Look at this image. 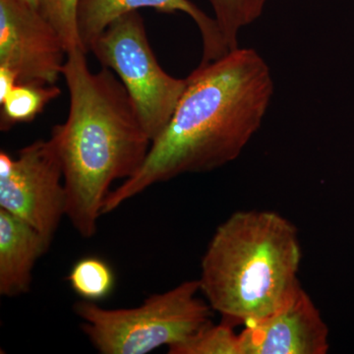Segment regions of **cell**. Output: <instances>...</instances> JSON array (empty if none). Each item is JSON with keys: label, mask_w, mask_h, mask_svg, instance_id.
Masks as SVG:
<instances>
[{"label": "cell", "mask_w": 354, "mask_h": 354, "mask_svg": "<svg viewBox=\"0 0 354 354\" xmlns=\"http://www.w3.org/2000/svg\"><path fill=\"white\" fill-rule=\"evenodd\" d=\"M186 79L169 124L152 142L141 169L109 193L102 215L155 184L234 162L260 129L274 86L257 51L236 48L200 64Z\"/></svg>", "instance_id": "1"}, {"label": "cell", "mask_w": 354, "mask_h": 354, "mask_svg": "<svg viewBox=\"0 0 354 354\" xmlns=\"http://www.w3.org/2000/svg\"><path fill=\"white\" fill-rule=\"evenodd\" d=\"M83 48L67 53L62 76L68 118L51 130L62 165L66 216L85 239L94 236L111 184L130 178L145 162L152 140L134 102L109 68H88Z\"/></svg>", "instance_id": "2"}, {"label": "cell", "mask_w": 354, "mask_h": 354, "mask_svg": "<svg viewBox=\"0 0 354 354\" xmlns=\"http://www.w3.org/2000/svg\"><path fill=\"white\" fill-rule=\"evenodd\" d=\"M297 227L272 211H241L218 225L201 261L200 292L230 325L271 315L300 288Z\"/></svg>", "instance_id": "3"}, {"label": "cell", "mask_w": 354, "mask_h": 354, "mask_svg": "<svg viewBox=\"0 0 354 354\" xmlns=\"http://www.w3.org/2000/svg\"><path fill=\"white\" fill-rule=\"evenodd\" d=\"M199 293V281L191 279L151 295L134 308H102L83 299L74 312L100 353L147 354L177 346L212 322L214 310Z\"/></svg>", "instance_id": "4"}, {"label": "cell", "mask_w": 354, "mask_h": 354, "mask_svg": "<svg viewBox=\"0 0 354 354\" xmlns=\"http://www.w3.org/2000/svg\"><path fill=\"white\" fill-rule=\"evenodd\" d=\"M90 51L120 79L147 134L152 142L157 139L169 124L187 79L174 78L158 64L141 14L133 11L114 20Z\"/></svg>", "instance_id": "5"}, {"label": "cell", "mask_w": 354, "mask_h": 354, "mask_svg": "<svg viewBox=\"0 0 354 354\" xmlns=\"http://www.w3.org/2000/svg\"><path fill=\"white\" fill-rule=\"evenodd\" d=\"M0 209L29 223L53 241L66 216L64 171L50 138L21 149L17 158L0 152Z\"/></svg>", "instance_id": "6"}, {"label": "cell", "mask_w": 354, "mask_h": 354, "mask_svg": "<svg viewBox=\"0 0 354 354\" xmlns=\"http://www.w3.org/2000/svg\"><path fill=\"white\" fill-rule=\"evenodd\" d=\"M67 50L41 11L17 0H0V66L15 72L18 83L55 85Z\"/></svg>", "instance_id": "7"}, {"label": "cell", "mask_w": 354, "mask_h": 354, "mask_svg": "<svg viewBox=\"0 0 354 354\" xmlns=\"http://www.w3.org/2000/svg\"><path fill=\"white\" fill-rule=\"evenodd\" d=\"M239 337L242 354H326L330 349L329 327L302 286L271 315L247 324Z\"/></svg>", "instance_id": "8"}, {"label": "cell", "mask_w": 354, "mask_h": 354, "mask_svg": "<svg viewBox=\"0 0 354 354\" xmlns=\"http://www.w3.org/2000/svg\"><path fill=\"white\" fill-rule=\"evenodd\" d=\"M152 8L162 13L183 12L194 21L201 32L202 62L206 64L230 53L215 18L209 17L190 0H81L77 14L79 37L86 53L114 20L124 14Z\"/></svg>", "instance_id": "9"}, {"label": "cell", "mask_w": 354, "mask_h": 354, "mask_svg": "<svg viewBox=\"0 0 354 354\" xmlns=\"http://www.w3.org/2000/svg\"><path fill=\"white\" fill-rule=\"evenodd\" d=\"M50 244L29 223L0 209L1 297H16L29 292L35 266Z\"/></svg>", "instance_id": "10"}, {"label": "cell", "mask_w": 354, "mask_h": 354, "mask_svg": "<svg viewBox=\"0 0 354 354\" xmlns=\"http://www.w3.org/2000/svg\"><path fill=\"white\" fill-rule=\"evenodd\" d=\"M60 95L57 85L18 83L0 102V130L8 131L15 125L32 122Z\"/></svg>", "instance_id": "11"}, {"label": "cell", "mask_w": 354, "mask_h": 354, "mask_svg": "<svg viewBox=\"0 0 354 354\" xmlns=\"http://www.w3.org/2000/svg\"><path fill=\"white\" fill-rule=\"evenodd\" d=\"M67 281L77 295L92 302L108 297L115 286V276L111 266L95 256L77 261Z\"/></svg>", "instance_id": "12"}, {"label": "cell", "mask_w": 354, "mask_h": 354, "mask_svg": "<svg viewBox=\"0 0 354 354\" xmlns=\"http://www.w3.org/2000/svg\"><path fill=\"white\" fill-rule=\"evenodd\" d=\"M268 0H209L227 50L239 48L237 36L242 28L262 15Z\"/></svg>", "instance_id": "13"}, {"label": "cell", "mask_w": 354, "mask_h": 354, "mask_svg": "<svg viewBox=\"0 0 354 354\" xmlns=\"http://www.w3.org/2000/svg\"><path fill=\"white\" fill-rule=\"evenodd\" d=\"M225 321L209 322L185 342L169 348L171 354H242L241 337Z\"/></svg>", "instance_id": "14"}, {"label": "cell", "mask_w": 354, "mask_h": 354, "mask_svg": "<svg viewBox=\"0 0 354 354\" xmlns=\"http://www.w3.org/2000/svg\"><path fill=\"white\" fill-rule=\"evenodd\" d=\"M81 0H41V12L64 39L67 53L83 48L79 37L78 14Z\"/></svg>", "instance_id": "15"}, {"label": "cell", "mask_w": 354, "mask_h": 354, "mask_svg": "<svg viewBox=\"0 0 354 354\" xmlns=\"http://www.w3.org/2000/svg\"><path fill=\"white\" fill-rule=\"evenodd\" d=\"M18 84V77L12 70L0 66V102L8 95Z\"/></svg>", "instance_id": "16"}, {"label": "cell", "mask_w": 354, "mask_h": 354, "mask_svg": "<svg viewBox=\"0 0 354 354\" xmlns=\"http://www.w3.org/2000/svg\"><path fill=\"white\" fill-rule=\"evenodd\" d=\"M21 3H24L26 6L32 7V8L37 9L41 11V0H17Z\"/></svg>", "instance_id": "17"}]
</instances>
